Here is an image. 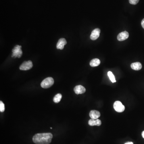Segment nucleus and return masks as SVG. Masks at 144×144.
Instances as JSON below:
<instances>
[{
    "mask_svg": "<svg viewBox=\"0 0 144 144\" xmlns=\"http://www.w3.org/2000/svg\"><path fill=\"white\" fill-rule=\"evenodd\" d=\"M5 110V105L2 101H0V111L1 112H4Z\"/></svg>",
    "mask_w": 144,
    "mask_h": 144,
    "instance_id": "nucleus-16",
    "label": "nucleus"
},
{
    "mask_svg": "<svg viewBox=\"0 0 144 144\" xmlns=\"http://www.w3.org/2000/svg\"><path fill=\"white\" fill-rule=\"evenodd\" d=\"M125 144H133V143L132 142H126Z\"/></svg>",
    "mask_w": 144,
    "mask_h": 144,
    "instance_id": "nucleus-19",
    "label": "nucleus"
},
{
    "mask_svg": "<svg viewBox=\"0 0 144 144\" xmlns=\"http://www.w3.org/2000/svg\"><path fill=\"white\" fill-rule=\"evenodd\" d=\"M142 137L144 138V131H143L142 133Z\"/></svg>",
    "mask_w": 144,
    "mask_h": 144,
    "instance_id": "nucleus-20",
    "label": "nucleus"
},
{
    "mask_svg": "<svg viewBox=\"0 0 144 144\" xmlns=\"http://www.w3.org/2000/svg\"><path fill=\"white\" fill-rule=\"evenodd\" d=\"M33 67V64L31 61H24L20 67V69L22 71H27Z\"/></svg>",
    "mask_w": 144,
    "mask_h": 144,
    "instance_id": "nucleus-4",
    "label": "nucleus"
},
{
    "mask_svg": "<svg viewBox=\"0 0 144 144\" xmlns=\"http://www.w3.org/2000/svg\"><path fill=\"white\" fill-rule=\"evenodd\" d=\"M67 42L66 39L64 38H61L59 40L57 44V49L63 50L64 46L67 44Z\"/></svg>",
    "mask_w": 144,
    "mask_h": 144,
    "instance_id": "nucleus-9",
    "label": "nucleus"
},
{
    "mask_svg": "<svg viewBox=\"0 0 144 144\" xmlns=\"http://www.w3.org/2000/svg\"><path fill=\"white\" fill-rule=\"evenodd\" d=\"M51 129H52V127H51Z\"/></svg>",
    "mask_w": 144,
    "mask_h": 144,
    "instance_id": "nucleus-21",
    "label": "nucleus"
},
{
    "mask_svg": "<svg viewBox=\"0 0 144 144\" xmlns=\"http://www.w3.org/2000/svg\"><path fill=\"white\" fill-rule=\"evenodd\" d=\"M129 34L127 31L122 32L117 36L118 40L120 41H123L128 38Z\"/></svg>",
    "mask_w": 144,
    "mask_h": 144,
    "instance_id": "nucleus-7",
    "label": "nucleus"
},
{
    "mask_svg": "<svg viewBox=\"0 0 144 144\" xmlns=\"http://www.w3.org/2000/svg\"><path fill=\"white\" fill-rule=\"evenodd\" d=\"M141 25H142V28L144 29V19H143L141 21Z\"/></svg>",
    "mask_w": 144,
    "mask_h": 144,
    "instance_id": "nucleus-18",
    "label": "nucleus"
},
{
    "mask_svg": "<svg viewBox=\"0 0 144 144\" xmlns=\"http://www.w3.org/2000/svg\"><path fill=\"white\" fill-rule=\"evenodd\" d=\"M53 136L51 133L36 134L32 138V140L36 144H49Z\"/></svg>",
    "mask_w": 144,
    "mask_h": 144,
    "instance_id": "nucleus-1",
    "label": "nucleus"
},
{
    "mask_svg": "<svg viewBox=\"0 0 144 144\" xmlns=\"http://www.w3.org/2000/svg\"><path fill=\"white\" fill-rule=\"evenodd\" d=\"M130 67L133 70H134L135 71H139L142 69V65L140 63L136 62L132 63Z\"/></svg>",
    "mask_w": 144,
    "mask_h": 144,
    "instance_id": "nucleus-12",
    "label": "nucleus"
},
{
    "mask_svg": "<svg viewBox=\"0 0 144 144\" xmlns=\"http://www.w3.org/2000/svg\"><path fill=\"white\" fill-rule=\"evenodd\" d=\"M75 93L77 94H82L86 92V89L82 85L76 86L74 88Z\"/></svg>",
    "mask_w": 144,
    "mask_h": 144,
    "instance_id": "nucleus-8",
    "label": "nucleus"
},
{
    "mask_svg": "<svg viewBox=\"0 0 144 144\" xmlns=\"http://www.w3.org/2000/svg\"><path fill=\"white\" fill-rule=\"evenodd\" d=\"M21 46L17 45L12 50V57L13 58H21L23 55V52L21 50Z\"/></svg>",
    "mask_w": 144,
    "mask_h": 144,
    "instance_id": "nucleus-3",
    "label": "nucleus"
},
{
    "mask_svg": "<svg viewBox=\"0 0 144 144\" xmlns=\"http://www.w3.org/2000/svg\"><path fill=\"white\" fill-rule=\"evenodd\" d=\"M108 76H109V78H110V80L113 83H114L116 82L115 78V76L113 74L112 72L109 71L108 72Z\"/></svg>",
    "mask_w": 144,
    "mask_h": 144,
    "instance_id": "nucleus-15",
    "label": "nucleus"
},
{
    "mask_svg": "<svg viewBox=\"0 0 144 144\" xmlns=\"http://www.w3.org/2000/svg\"><path fill=\"white\" fill-rule=\"evenodd\" d=\"M115 110L117 112L122 113L125 111V107L120 101H117L115 102L113 105Z\"/></svg>",
    "mask_w": 144,
    "mask_h": 144,
    "instance_id": "nucleus-5",
    "label": "nucleus"
},
{
    "mask_svg": "<svg viewBox=\"0 0 144 144\" xmlns=\"http://www.w3.org/2000/svg\"><path fill=\"white\" fill-rule=\"evenodd\" d=\"M89 116L91 119H97L101 116L100 112L96 110H92L89 113Z\"/></svg>",
    "mask_w": 144,
    "mask_h": 144,
    "instance_id": "nucleus-10",
    "label": "nucleus"
},
{
    "mask_svg": "<svg viewBox=\"0 0 144 144\" xmlns=\"http://www.w3.org/2000/svg\"><path fill=\"white\" fill-rule=\"evenodd\" d=\"M101 61L99 59H94L91 60L90 63V65L92 67H96L99 66L100 64Z\"/></svg>",
    "mask_w": 144,
    "mask_h": 144,
    "instance_id": "nucleus-13",
    "label": "nucleus"
},
{
    "mask_svg": "<svg viewBox=\"0 0 144 144\" xmlns=\"http://www.w3.org/2000/svg\"><path fill=\"white\" fill-rule=\"evenodd\" d=\"M101 121L99 119H90L89 120L88 122V125L91 126H100L101 125Z\"/></svg>",
    "mask_w": 144,
    "mask_h": 144,
    "instance_id": "nucleus-11",
    "label": "nucleus"
},
{
    "mask_svg": "<svg viewBox=\"0 0 144 144\" xmlns=\"http://www.w3.org/2000/svg\"><path fill=\"white\" fill-rule=\"evenodd\" d=\"M139 0H129V3L132 5H135L138 3Z\"/></svg>",
    "mask_w": 144,
    "mask_h": 144,
    "instance_id": "nucleus-17",
    "label": "nucleus"
},
{
    "mask_svg": "<svg viewBox=\"0 0 144 144\" xmlns=\"http://www.w3.org/2000/svg\"><path fill=\"white\" fill-rule=\"evenodd\" d=\"M62 97V94H60V93H58L54 97V98H53V101L55 103H59L61 101Z\"/></svg>",
    "mask_w": 144,
    "mask_h": 144,
    "instance_id": "nucleus-14",
    "label": "nucleus"
},
{
    "mask_svg": "<svg viewBox=\"0 0 144 144\" xmlns=\"http://www.w3.org/2000/svg\"><path fill=\"white\" fill-rule=\"evenodd\" d=\"M54 83V80L53 78L51 77H49L42 80V81L41 82L40 85L43 88H48L53 85Z\"/></svg>",
    "mask_w": 144,
    "mask_h": 144,
    "instance_id": "nucleus-2",
    "label": "nucleus"
},
{
    "mask_svg": "<svg viewBox=\"0 0 144 144\" xmlns=\"http://www.w3.org/2000/svg\"><path fill=\"white\" fill-rule=\"evenodd\" d=\"M100 32H101V30L100 29H98V28L92 30L90 36V39L93 40L97 39L99 37Z\"/></svg>",
    "mask_w": 144,
    "mask_h": 144,
    "instance_id": "nucleus-6",
    "label": "nucleus"
}]
</instances>
